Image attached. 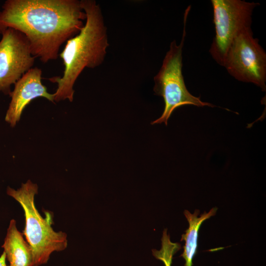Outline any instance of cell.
I'll return each mask as SVG.
<instances>
[{
    "mask_svg": "<svg viewBox=\"0 0 266 266\" xmlns=\"http://www.w3.org/2000/svg\"><path fill=\"white\" fill-rule=\"evenodd\" d=\"M164 263L165 266H170L171 262H164Z\"/></svg>",
    "mask_w": 266,
    "mask_h": 266,
    "instance_id": "cell-12",
    "label": "cell"
},
{
    "mask_svg": "<svg viewBox=\"0 0 266 266\" xmlns=\"http://www.w3.org/2000/svg\"><path fill=\"white\" fill-rule=\"evenodd\" d=\"M215 35L209 52L223 66L229 48L235 37L251 28L254 8L260 3L241 0H212Z\"/></svg>",
    "mask_w": 266,
    "mask_h": 266,
    "instance_id": "cell-5",
    "label": "cell"
},
{
    "mask_svg": "<svg viewBox=\"0 0 266 266\" xmlns=\"http://www.w3.org/2000/svg\"><path fill=\"white\" fill-rule=\"evenodd\" d=\"M2 247L9 262L8 266H33L32 250L17 229L14 219L10 221Z\"/></svg>",
    "mask_w": 266,
    "mask_h": 266,
    "instance_id": "cell-9",
    "label": "cell"
},
{
    "mask_svg": "<svg viewBox=\"0 0 266 266\" xmlns=\"http://www.w3.org/2000/svg\"><path fill=\"white\" fill-rule=\"evenodd\" d=\"M0 11V34L8 28L24 34L33 55L46 63L77 34L86 16L78 0H7Z\"/></svg>",
    "mask_w": 266,
    "mask_h": 266,
    "instance_id": "cell-1",
    "label": "cell"
},
{
    "mask_svg": "<svg viewBox=\"0 0 266 266\" xmlns=\"http://www.w3.org/2000/svg\"><path fill=\"white\" fill-rule=\"evenodd\" d=\"M6 193L20 203L24 211L25 226L23 234L32 250L33 266L46 264L52 253L66 248V234L54 231L49 213L44 218L35 207L34 196L38 193L37 184L29 180L22 183L17 190L8 187Z\"/></svg>",
    "mask_w": 266,
    "mask_h": 266,
    "instance_id": "cell-3",
    "label": "cell"
},
{
    "mask_svg": "<svg viewBox=\"0 0 266 266\" xmlns=\"http://www.w3.org/2000/svg\"><path fill=\"white\" fill-rule=\"evenodd\" d=\"M6 255L3 252L1 255L0 256V266H8L6 263Z\"/></svg>",
    "mask_w": 266,
    "mask_h": 266,
    "instance_id": "cell-11",
    "label": "cell"
},
{
    "mask_svg": "<svg viewBox=\"0 0 266 266\" xmlns=\"http://www.w3.org/2000/svg\"><path fill=\"white\" fill-rule=\"evenodd\" d=\"M42 70L33 67L25 73L14 84L9 95L11 100L6 111L5 121L12 127L19 121L25 108L33 99L44 98L54 101L55 95L49 94L41 82Z\"/></svg>",
    "mask_w": 266,
    "mask_h": 266,
    "instance_id": "cell-8",
    "label": "cell"
},
{
    "mask_svg": "<svg viewBox=\"0 0 266 266\" xmlns=\"http://www.w3.org/2000/svg\"><path fill=\"white\" fill-rule=\"evenodd\" d=\"M81 6L86 14V23L80 32L66 42L61 53L64 66L62 77L49 80L57 84L54 101L68 100L72 101L73 86L86 67L94 68L103 62L108 42L107 29L100 6L94 0H81Z\"/></svg>",
    "mask_w": 266,
    "mask_h": 266,
    "instance_id": "cell-2",
    "label": "cell"
},
{
    "mask_svg": "<svg viewBox=\"0 0 266 266\" xmlns=\"http://www.w3.org/2000/svg\"><path fill=\"white\" fill-rule=\"evenodd\" d=\"M1 34L0 92L9 95L11 86L33 68L35 57L28 39L22 33L8 28Z\"/></svg>",
    "mask_w": 266,
    "mask_h": 266,
    "instance_id": "cell-7",
    "label": "cell"
},
{
    "mask_svg": "<svg viewBox=\"0 0 266 266\" xmlns=\"http://www.w3.org/2000/svg\"><path fill=\"white\" fill-rule=\"evenodd\" d=\"M238 81L253 83L266 90V53L254 38L251 28L233 40L226 53L223 66Z\"/></svg>",
    "mask_w": 266,
    "mask_h": 266,
    "instance_id": "cell-6",
    "label": "cell"
},
{
    "mask_svg": "<svg viewBox=\"0 0 266 266\" xmlns=\"http://www.w3.org/2000/svg\"><path fill=\"white\" fill-rule=\"evenodd\" d=\"M217 210V208H213L208 213L204 212L200 217H198L200 213L199 210H196L193 214L188 210L184 211V214L189 224L188 229L185 233L182 235L181 238V241H185L184 251L180 256L185 261L184 266H192V261L197 253L200 227L203 221L215 215Z\"/></svg>",
    "mask_w": 266,
    "mask_h": 266,
    "instance_id": "cell-10",
    "label": "cell"
},
{
    "mask_svg": "<svg viewBox=\"0 0 266 266\" xmlns=\"http://www.w3.org/2000/svg\"><path fill=\"white\" fill-rule=\"evenodd\" d=\"M190 9L191 6H189L185 11L183 31L180 43L177 45L175 40L171 42L162 65L154 78V92L156 95L163 98L165 107L161 117L152 122V125L164 123L167 125L172 112L181 106H215L210 103L201 101L200 97L192 95L186 88L184 82L182 74V51L186 35L187 19Z\"/></svg>",
    "mask_w": 266,
    "mask_h": 266,
    "instance_id": "cell-4",
    "label": "cell"
}]
</instances>
